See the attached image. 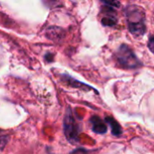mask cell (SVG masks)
Listing matches in <instances>:
<instances>
[{"label": "cell", "instance_id": "obj_1", "mask_svg": "<svg viewBox=\"0 0 154 154\" xmlns=\"http://www.w3.org/2000/svg\"><path fill=\"white\" fill-rule=\"evenodd\" d=\"M125 15L129 32L135 37L143 36L146 32L145 15L141 6L133 5L125 9Z\"/></svg>", "mask_w": 154, "mask_h": 154}, {"label": "cell", "instance_id": "obj_2", "mask_svg": "<svg viewBox=\"0 0 154 154\" xmlns=\"http://www.w3.org/2000/svg\"><path fill=\"white\" fill-rule=\"evenodd\" d=\"M116 58L118 63L125 69H137L142 66V62L127 44L119 46L116 52Z\"/></svg>", "mask_w": 154, "mask_h": 154}, {"label": "cell", "instance_id": "obj_3", "mask_svg": "<svg viewBox=\"0 0 154 154\" xmlns=\"http://www.w3.org/2000/svg\"><path fill=\"white\" fill-rule=\"evenodd\" d=\"M63 127H64V134L67 139L69 140V142L72 143H76L79 141V128L73 116L72 111L69 107H68L65 114Z\"/></svg>", "mask_w": 154, "mask_h": 154}, {"label": "cell", "instance_id": "obj_4", "mask_svg": "<svg viewBox=\"0 0 154 154\" xmlns=\"http://www.w3.org/2000/svg\"><path fill=\"white\" fill-rule=\"evenodd\" d=\"M92 130L94 133L98 134H104L107 132L106 123L97 116H92L89 119Z\"/></svg>", "mask_w": 154, "mask_h": 154}, {"label": "cell", "instance_id": "obj_5", "mask_svg": "<svg viewBox=\"0 0 154 154\" xmlns=\"http://www.w3.org/2000/svg\"><path fill=\"white\" fill-rule=\"evenodd\" d=\"M103 17H102V24L105 26H114L117 23V17L116 15V12L113 10V8L105 6V9L103 10Z\"/></svg>", "mask_w": 154, "mask_h": 154}, {"label": "cell", "instance_id": "obj_6", "mask_svg": "<svg viewBox=\"0 0 154 154\" xmlns=\"http://www.w3.org/2000/svg\"><path fill=\"white\" fill-rule=\"evenodd\" d=\"M105 120H106V123H107L110 125L113 135L120 136L123 134V130H122L121 125L118 124V122L115 118H113L112 116H106Z\"/></svg>", "mask_w": 154, "mask_h": 154}, {"label": "cell", "instance_id": "obj_7", "mask_svg": "<svg viewBox=\"0 0 154 154\" xmlns=\"http://www.w3.org/2000/svg\"><path fill=\"white\" fill-rule=\"evenodd\" d=\"M103 4L110 8H117L121 5L120 2H118V1H104Z\"/></svg>", "mask_w": 154, "mask_h": 154}, {"label": "cell", "instance_id": "obj_8", "mask_svg": "<svg viewBox=\"0 0 154 154\" xmlns=\"http://www.w3.org/2000/svg\"><path fill=\"white\" fill-rule=\"evenodd\" d=\"M148 48L150 49V51L154 54V35H152L149 38V41H148Z\"/></svg>", "mask_w": 154, "mask_h": 154}, {"label": "cell", "instance_id": "obj_9", "mask_svg": "<svg viewBox=\"0 0 154 154\" xmlns=\"http://www.w3.org/2000/svg\"><path fill=\"white\" fill-rule=\"evenodd\" d=\"M73 154H88V152L83 150H79V151H76Z\"/></svg>", "mask_w": 154, "mask_h": 154}]
</instances>
